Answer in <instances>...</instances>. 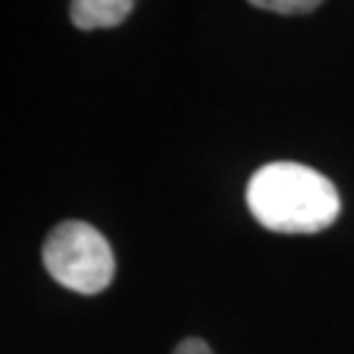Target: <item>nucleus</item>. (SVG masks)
Listing matches in <instances>:
<instances>
[{"instance_id":"f257e3e1","label":"nucleus","mask_w":354,"mask_h":354,"mask_svg":"<svg viewBox=\"0 0 354 354\" xmlns=\"http://www.w3.org/2000/svg\"><path fill=\"white\" fill-rule=\"evenodd\" d=\"M247 207L254 221L276 234H317L333 226L342 197L315 168L279 160L257 168L247 184Z\"/></svg>"},{"instance_id":"f03ea898","label":"nucleus","mask_w":354,"mask_h":354,"mask_svg":"<svg viewBox=\"0 0 354 354\" xmlns=\"http://www.w3.org/2000/svg\"><path fill=\"white\" fill-rule=\"evenodd\" d=\"M42 263L61 286L79 294H100L115 276V257L108 239L84 221H64L42 247Z\"/></svg>"},{"instance_id":"7ed1b4c3","label":"nucleus","mask_w":354,"mask_h":354,"mask_svg":"<svg viewBox=\"0 0 354 354\" xmlns=\"http://www.w3.org/2000/svg\"><path fill=\"white\" fill-rule=\"evenodd\" d=\"M134 11L131 0H74L71 3V21L82 32L92 29H113L124 24Z\"/></svg>"},{"instance_id":"20e7f679","label":"nucleus","mask_w":354,"mask_h":354,"mask_svg":"<svg viewBox=\"0 0 354 354\" xmlns=\"http://www.w3.org/2000/svg\"><path fill=\"white\" fill-rule=\"evenodd\" d=\"M254 8L263 11L283 13V16H297V13H313L320 8L317 0H254Z\"/></svg>"},{"instance_id":"39448f33","label":"nucleus","mask_w":354,"mask_h":354,"mask_svg":"<svg viewBox=\"0 0 354 354\" xmlns=\"http://www.w3.org/2000/svg\"><path fill=\"white\" fill-rule=\"evenodd\" d=\"M174 354H213V349H210L203 339H184V342L176 346Z\"/></svg>"}]
</instances>
